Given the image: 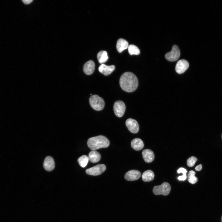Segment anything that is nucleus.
<instances>
[{"mask_svg":"<svg viewBox=\"0 0 222 222\" xmlns=\"http://www.w3.org/2000/svg\"><path fill=\"white\" fill-rule=\"evenodd\" d=\"M109 141L105 136L99 135L89 138L87 141V145L92 150H95L101 148L107 147L109 145Z\"/></svg>","mask_w":222,"mask_h":222,"instance_id":"obj_2","label":"nucleus"},{"mask_svg":"<svg viewBox=\"0 0 222 222\" xmlns=\"http://www.w3.org/2000/svg\"><path fill=\"white\" fill-rule=\"evenodd\" d=\"M89 160L91 162L95 163L99 161L101 158L100 154L96 150H92L88 154Z\"/></svg>","mask_w":222,"mask_h":222,"instance_id":"obj_17","label":"nucleus"},{"mask_svg":"<svg viewBox=\"0 0 222 222\" xmlns=\"http://www.w3.org/2000/svg\"><path fill=\"white\" fill-rule=\"evenodd\" d=\"M187 171L186 170V169L185 168H183V167H181L180 168H179L177 171V172L178 173H182L183 174V175H186V173L187 172Z\"/></svg>","mask_w":222,"mask_h":222,"instance_id":"obj_24","label":"nucleus"},{"mask_svg":"<svg viewBox=\"0 0 222 222\" xmlns=\"http://www.w3.org/2000/svg\"><path fill=\"white\" fill-rule=\"evenodd\" d=\"M43 166L47 171H52L55 167V162L53 158L50 156L46 157L44 161Z\"/></svg>","mask_w":222,"mask_h":222,"instance_id":"obj_11","label":"nucleus"},{"mask_svg":"<svg viewBox=\"0 0 222 222\" xmlns=\"http://www.w3.org/2000/svg\"><path fill=\"white\" fill-rule=\"evenodd\" d=\"M197 160V159L195 157L191 156L187 159V165L189 167H192L194 165Z\"/></svg>","mask_w":222,"mask_h":222,"instance_id":"obj_23","label":"nucleus"},{"mask_svg":"<svg viewBox=\"0 0 222 222\" xmlns=\"http://www.w3.org/2000/svg\"><path fill=\"white\" fill-rule=\"evenodd\" d=\"M115 69L114 65L107 66L105 64L101 65L98 68L100 72L105 76H108Z\"/></svg>","mask_w":222,"mask_h":222,"instance_id":"obj_12","label":"nucleus"},{"mask_svg":"<svg viewBox=\"0 0 222 222\" xmlns=\"http://www.w3.org/2000/svg\"><path fill=\"white\" fill-rule=\"evenodd\" d=\"M95 68L94 62L90 60L87 62L84 65L83 71L84 73L87 75H90L93 73Z\"/></svg>","mask_w":222,"mask_h":222,"instance_id":"obj_13","label":"nucleus"},{"mask_svg":"<svg viewBox=\"0 0 222 222\" xmlns=\"http://www.w3.org/2000/svg\"><path fill=\"white\" fill-rule=\"evenodd\" d=\"M97 56L98 61L100 64H103L105 63L108 59L107 52L105 51H99L97 54Z\"/></svg>","mask_w":222,"mask_h":222,"instance_id":"obj_19","label":"nucleus"},{"mask_svg":"<svg viewBox=\"0 0 222 222\" xmlns=\"http://www.w3.org/2000/svg\"><path fill=\"white\" fill-rule=\"evenodd\" d=\"M128 43L125 40L123 39H118L117 42L116 48L117 51L120 53L128 48Z\"/></svg>","mask_w":222,"mask_h":222,"instance_id":"obj_15","label":"nucleus"},{"mask_svg":"<svg viewBox=\"0 0 222 222\" xmlns=\"http://www.w3.org/2000/svg\"><path fill=\"white\" fill-rule=\"evenodd\" d=\"M125 125L128 130L132 133L138 132L139 126L137 121L132 118H129L125 121Z\"/></svg>","mask_w":222,"mask_h":222,"instance_id":"obj_8","label":"nucleus"},{"mask_svg":"<svg viewBox=\"0 0 222 222\" xmlns=\"http://www.w3.org/2000/svg\"></svg>","mask_w":222,"mask_h":222,"instance_id":"obj_30","label":"nucleus"},{"mask_svg":"<svg viewBox=\"0 0 222 222\" xmlns=\"http://www.w3.org/2000/svg\"><path fill=\"white\" fill-rule=\"evenodd\" d=\"M128 51L130 55H138L140 53V51L139 48L136 46L131 44L128 47Z\"/></svg>","mask_w":222,"mask_h":222,"instance_id":"obj_20","label":"nucleus"},{"mask_svg":"<svg viewBox=\"0 0 222 222\" xmlns=\"http://www.w3.org/2000/svg\"><path fill=\"white\" fill-rule=\"evenodd\" d=\"M221 222H222V217H221Z\"/></svg>","mask_w":222,"mask_h":222,"instance_id":"obj_28","label":"nucleus"},{"mask_svg":"<svg viewBox=\"0 0 222 222\" xmlns=\"http://www.w3.org/2000/svg\"><path fill=\"white\" fill-rule=\"evenodd\" d=\"M22 1L25 4H28L33 1V0H23Z\"/></svg>","mask_w":222,"mask_h":222,"instance_id":"obj_27","label":"nucleus"},{"mask_svg":"<svg viewBox=\"0 0 222 222\" xmlns=\"http://www.w3.org/2000/svg\"><path fill=\"white\" fill-rule=\"evenodd\" d=\"M142 154L143 158L146 162H150L154 159V154L153 151L150 150L144 149L143 150Z\"/></svg>","mask_w":222,"mask_h":222,"instance_id":"obj_14","label":"nucleus"},{"mask_svg":"<svg viewBox=\"0 0 222 222\" xmlns=\"http://www.w3.org/2000/svg\"><path fill=\"white\" fill-rule=\"evenodd\" d=\"M119 83L124 91L130 92L136 90L138 85V80L136 76L130 72H126L121 76Z\"/></svg>","mask_w":222,"mask_h":222,"instance_id":"obj_1","label":"nucleus"},{"mask_svg":"<svg viewBox=\"0 0 222 222\" xmlns=\"http://www.w3.org/2000/svg\"><path fill=\"white\" fill-rule=\"evenodd\" d=\"M180 54V51L179 47L176 45H174L172 47L171 51L166 53L165 56L168 61H174L178 60Z\"/></svg>","mask_w":222,"mask_h":222,"instance_id":"obj_5","label":"nucleus"},{"mask_svg":"<svg viewBox=\"0 0 222 222\" xmlns=\"http://www.w3.org/2000/svg\"><path fill=\"white\" fill-rule=\"evenodd\" d=\"M106 169V167L104 164H99L87 169L85 171L88 175L96 176L102 174Z\"/></svg>","mask_w":222,"mask_h":222,"instance_id":"obj_6","label":"nucleus"},{"mask_svg":"<svg viewBox=\"0 0 222 222\" xmlns=\"http://www.w3.org/2000/svg\"><path fill=\"white\" fill-rule=\"evenodd\" d=\"M89 102L91 107L97 111L102 110L105 106L104 100L97 95H94L90 97Z\"/></svg>","mask_w":222,"mask_h":222,"instance_id":"obj_3","label":"nucleus"},{"mask_svg":"<svg viewBox=\"0 0 222 222\" xmlns=\"http://www.w3.org/2000/svg\"><path fill=\"white\" fill-rule=\"evenodd\" d=\"M88 161V157L86 155L81 156L77 160L79 164L82 167H84L86 166Z\"/></svg>","mask_w":222,"mask_h":222,"instance_id":"obj_21","label":"nucleus"},{"mask_svg":"<svg viewBox=\"0 0 222 222\" xmlns=\"http://www.w3.org/2000/svg\"><path fill=\"white\" fill-rule=\"evenodd\" d=\"M187 178V176L186 175H183L181 176H179L178 177V179L179 180H182L184 181Z\"/></svg>","mask_w":222,"mask_h":222,"instance_id":"obj_25","label":"nucleus"},{"mask_svg":"<svg viewBox=\"0 0 222 222\" xmlns=\"http://www.w3.org/2000/svg\"><path fill=\"white\" fill-rule=\"evenodd\" d=\"M189 63L185 60H181L177 62L175 66V70L178 74L184 73L188 68Z\"/></svg>","mask_w":222,"mask_h":222,"instance_id":"obj_9","label":"nucleus"},{"mask_svg":"<svg viewBox=\"0 0 222 222\" xmlns=\"http://www.w3.org/2000/svg\"><path fill=\"white\" fill-rule=\"evenodd\" d=\"M154 172L150 170H148L143 172L142 175V179L144 182H150L154 179Z\"/></svg>","mask_w":222,"mask_h":222,"instance_id":"obj_18","label":"nucleus"},{"mask_svg":"<svg viewBox=\"0 0 222 222\" xmlns=\"http://www.w3.org/2000/svg\"><path fill=\"white\" fill-rule=\"evenodd\" d=\"M202 169V165L201 164H199L195 168V169L196 171H200Z\"/></svg>","mask_w":222,"mask_h":222,"instance_id":"obj_26","label":"nucleus"},{"mask_svg":"<svg viewBox=\"0 0 222 222\" xmlns=\"http://www.w3.org/2000/svg\"><path fill=\"white\" fill-rule=\"evenodd\" d=\"M131 144V147L136 150H140L144 147L142 141L139 138H135L132 140Z\"/></svg>","mask_w":222,"mask_h":222,"instance_id":"obj_16","label":"nucleus"},{"mask_svg":"<svg viewBox=\"0 0 222 222\" xmlns=\"http://www.w3.org/2000/svg\"><path fill=\"white\" fill-rule=\"evenodd\" d=\"M171 189V187L169 184L167 182H164L160 185L155 186L153 191L156 195H166L169 193Z\"/></svg>","mask_w":222,"mask_h":222,"instance_id":"obj_4","label":"nucleus"},{"mask_svg":"<svg viewBox=\"0 0 222 222\" xmlns=\"http://www.w3.org/2000/svg\"><path fill=\"white\" fill-rule=\"evenodd\" d=\"M195 172L191 170L189 171L188 175V180L189 182L191 184H195L198 181L197 178L195 176Z\"/></svg>","mask_w":222,"mask_h":222,"instance_id":"obj_22","label":"nucleus"},{"mask_svg":"<svg viewBox=\"0 0 222 222\" xmlns=\"http://www.w3.org/2000/svg\"><path fill=\"white\" fill-rule=\"evenodd\" d=\"M92 95V94H90V95Z\"/></svg>","mask_w":222,"mask_h":222,"instance_id":"obj_29","label":"nucleus"},{"mask_svg":"<svg viewBox=\"0 0 222 222\" xmlns=\"http://www.w3.org/2000/svg\"><path fill=\"white\" fill-rule=\"evenodd\" d=\"M141 176V172L137 170H131L126 172L125 175V179L128 181L137 180Z\"/></svg>","mask_w":222,"mask_h":222,"instance_id":"obj_10","label":"nucleus"},{"mask_svg":"<svg viewBox=\"0 0 222 222\" xmlns=\"http://www.w3.org/2000/svg\"><path fill=\"white\" fill-rule=\"evenodd\" d=\"M125 105L123 102L121 101H116L113 105V110L115 115L117 117H122L125 110Z\"/></svg>","mask_w":222,"mask_h":222,"instance_id":"obj_7","label":"nucleus"}]
</instances>
